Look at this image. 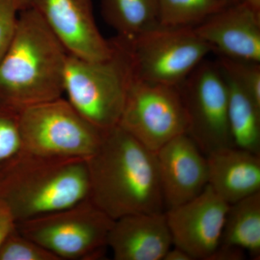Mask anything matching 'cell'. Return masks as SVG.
Wrapping results in <instances>:
<instances>
[{
  "label": "cell",
  "mask_w": 260,
  "mask_h": 260,
  "mask_svg": "<svg viewBox=\"0 0 260 260\" xmlns=\"http://www.w3.org/2000/svg\"><path fill=\"white\" fill-rule=\"evenodd\" d=\"M90 200L113 220L164 213L155 153L118 124L86 160Z\"/></svg>",
  "instance_id": "obj_1"
},
{
  "label": "cell",
  "mask_w": 260,
  "mask_h": 260,
  "mask_svg": "<svg viewBox=\"0 0 260 260\" xmlns=\"http://www.w3.org/2000/svg\"><path fill=\"white\" fill-rule=\"evenodd\" d=\"M68 55L37 10H22L14 39L0 61V107L19 113L61 98Z\"/></svg>",
  "instance_id": "obj_2"
},
{
  "label": "cell",
  "mask_w": 260,
  "mask_h": 260,
  "mask_svg": "<svg viewBox=\"0 0 260 260\" xmlns=\"http://www.w3.org/2000/svg\"><path fill=\"white\" fill-rule=\"evenodd\" d=\"M90 199L86 160L41 156L23 151L0 179V200L17 223Z\"/></svg>",
  "instance_id": "obj_3"
},
{
  "label": "cell",
  "mask_w": 260,
  "mask_h": 260,
  "mask_svg": "<svg viewBox=\"0 0 260 260\" xmlns=\"http://www.w3.org/2000/svg\"><path fill=\"white\" fill-rule=\"evenodd\" d=\"M110 41V57L90 61L69 54L64 72L67 100L84 119L102 131L119 124L134 76L126 43L117 37Z\"/></svg>",
  "instance_id": "obj_4"
},
{
  "label": "cell",
  "mask_w": 260,
  "mask_h": 260,
  "mask_svg": "<svg viewBox=\"0 0 260 260\" xmlns=\"http://www.w3.org/2000/svg\"><path fill=\"white\" fill-rule=\"evenodd\" d=\"M114 221L88 199L17 223V229L59 260L98 259L105 256Z\"/></svg>",
  "instance_id": "obj_5"
},
{
  "label": "cell",
  "mask_w": 260,
  "mask_h": 260,
  "mask_svg": "<svg viewBox=\"0 0 260 260\" xmlns=\"http://www.w3.org/2000/svg\"><path fill=\"white\" fill-rule=\"evenodd\" d=\"M18 116L24 151L41 156L87 160L105 132L61 97L26 108Z\"/></svg>",
  "instance_id": "obj_6"
},
{
  "label": "cell",
  "mask_w": 260,
  "mask_h": 260,
  "mask_svg": "<svg viewBox=\"0 0 260 260\" xmlns=\"http://www.w3.org/2000/svg\"><path fill=\"white\" fill-rule=\"evenodd\" d=\"M124 42L129 49L135 78L176 87L212 51L194 28L164 26L158 23L131 42Z\"/></svg>",
  "instance_id": "obj_7"
},
{
  "label": "cell",
  "mask_w": 260,
  "mask_h": 260,
  "mask_svg": "<svg viewBox=\"0 0 260 260\" xmlns=\"http://www.w3.org/2000/svg\"><path fill=\"white\" fill-rule=\"evenodd\" d=\"M186 116V133L205 156L234 147L226 83L218 62L203 60L179 86Z\"/></svg>",
  "instance_id": "obj_8"
},
{
  "label": "cell",
  "mask_w": 260,
  "mask_h": 260,
  "mask_svg": "<svg viewBox=\"0 0 260 260\" xmlns=\"http://www.w3.org/2000/svg\"><path fill=\"white\" fill-rule=\"evenodd\" d=\"M119 125L151 151L186 133L185 109L179 87L133 76Z\"/></svg>",
  "instance_id": "obj_9"
},
{
  "label": "cell",
  "mask_w": 260,
  "mask_h": 260,
  "mask_svg": "<svg viewBox=\"0 0 260 260\" xmlns=\"http://www.w3.org/2000/svg\"><path fill=\"white\" fill-rule=\"evenodd\" d=\"M229 205L208 184L192 200L168 209L173 244L194 259H209L220 245Z\"/></svg>",
  "instance_id": "obj_10"
},
{
  "label": "cell",
  "mask_w": 260,
  "mask_h": 260,
  "mask_svg": "<svg viewBox=\"0 0 260 260\" xmlns=\"http://www.w3.org/2000/svg\"><path fill=\"white\" fill-rule=\"evenodd\" d=\"M68 54L100 61L110 57L113 47L99 30L92 0H30Z\"/></svg>",
  "instance_id": "obj_11"
},
{
  "label": "cell",
  "mask_w": 260,
  "mask_h": 260,
  "mask_svg": "<svg viewBox=\"0 0 260 260\" xmlns=\"http://www.w3.org/2000/svg\"><path fill=\"white\" fill-rule=\"evenodd\" d=\"M155 153L167 209L192 200L208 185L207 157L186 133L173 138Z\"/></svg>",
  "instance_id": "obj_12"
},
{
  "label": "cell",
  "mask_w": 260,
  "mask_h": 260,
  "mask_svg": "<svg viewBox=\"0 0 260 260\" xmlns=\"http://www.w3.org/2000/svg\"><path fill=\"white\" fill-rule=\"evenodd\" d=\"M194 30L220 56L260 62V15L242 2L225 5Z\"/></svg>",
  "instance_id": "obj_13"
},
{
  "label": "cell",
  "mask_w": 260,
  "mask_h": 260,
  "mask_svg": "<svg viewBox=\"0 0 260 260\" xmlns=\"http://www.w3.org/2000/svg\"><path fill=\"white\" fill-rule=\"evenodd\" d=\"M172 244L164 212L116 219L107 241L116 260H162Z\"/></svg>",
  "instance_id": "obj_14"
},
{
  "label": "cell",
  "mask_w": 260,
  "mask_h": 260,
  "mask_svg": "<svg viewBox=\"0 0 260 260\" xmlns=\"http://www.w3.org/2000/svg\"><path fill=\"white\" fill-rule=\"evenodd\" d=\"M208 185L232 205L260 191V155L231 147L207 155Z\"/></svg>",
  "instance_id": "obj_15"
},
{
  "label": "cell",
  "mask_w": 260,
  "mask_h": 260,
  "mask_svg": "<svg viewBox=\"0 0 260 260\" xmlns=\"http://www.w3.org/2000/svg\"><path fill=\"white\" fill-rule=\"evenodd\" d=\"M220 68L226 83L229 126L234 147L260 155V108L232 75Z\"/></svg>",
  "instance_id": "obj_16"
},
{
  "label": "cell",
  "mask_w": 260,
  "mask_h": 260,
  "mask_svg": "<svg viewBox=\"0 0 260 260\" xmlns=\"http://www.w3.org/2000/svg\"><path fill=\"white\" fill-rule=\"evenodd\" d=\"M220 244L241 248L259 259L260 191L229 205Z\"/></svg>",
  "instance_id": "obj_17"
},
{
  "label": "cell",
  "mask_w": 260,
  "mask_h": 260,
  "mask_svg": "<svg viewBox=\"0 0 260 260\" xmlns=\"http://www.w3.org/2000/svg\"><path fill=\"white\" fill-rule=\"evenodd\" d=\"M101 8L106 23L125 42L158 23V0H102Z\"/></svg>",
  "instance_id": "obj_18"
},
{
  "label": "cell",
  "mask_w": 260,
  "mask_h": 260,
  "mask_svg": "<svg viewBox=\"0 0 260 260\" xmlns=\"http://www.w3.org/2000/svg\"><path fill=\"white\" fill-rule=\"evenodd\" d=\"M159 25L194 28L225 5L220 0H158Z\"/></svg>",
  "instance_id": "obj_19"
},
{
  "label": "cell",
  "mask_w": 260,
  "mask_h": 260,
  "mask_svg": "<svg viewBox=\"0 0 260 260\" xmlns=\"http://www.w3.org/2000/svg\"><path fill=\"white\" fill-rule=\"evenodd\" d=\"M18 114L0 107V179L24 151Z\"/></svg>",
  "instance_id": "obj_20"
},
{
  "label": "cell",
  "mask_w": 260,
  "mask_h": 260,
  "mask_svg": "<svg viewBox=\"0 0 260 260\" xmlns=\"http://www.w3.org/2000/svg\"><path fill=\"white\" fill-rule=\"evenodd\" d=\"M219 66L232 75L253 102L260 108V62L220 56Z\"/></svg>",
  "instance_id": "obj_21"
},
{
  "label": "cell",
  "mask_w": 260,
  "mask_h": 260,
  "mask_svg": "<svg viewBox=\"0 0 260 260\" xmlns=\"http://www.w3.org/2000/svg\"><path fill=\"white\" fill-rule=\"evenodd\" d=\"M0 260H59L37 242L15 229L0 247Z\"/></svg>",
  "instance_id": "obj_22"
},
{
  "label": "cell",
  "mask_w": 260,
  "mask_h": 260,
  "mask_svg": "<svg viewBox=\"0 0 260 260\" xmlns=\"http://www.w3.org/2000/svg\"><path fill=\"white\" fill-rule=\"evenodd\" d=\"M26 8L25 0H0V61L14 39L20 12Z\"/></svg>",
  "instance_id": "obj_23"
},
{
  "label": "cell",
  "mask_w": 260,
  "mask_h": 260,
  "mask_svg": "<svg viewBox=\"0 0 260 260\" xmlns=\"http://www.w3.org/2000/svg\"><path fill=\"white\" fill-rule=\"evenodd\" d=\"M16 226L17 222L13 213L9 208L0 200V247Z\"/></svg>",
  "instance_id": "obj_24"
},
{
  "label": "cell",
  "mask_w": 260,
  "mask_h": 260,
  "mask_svg": "<svg viewBox=\"0 0 260 260\" xmlns=\"http://www.w3.org/2000/svg\"><path fill=\"white\" fill-rule=\"evenodd\" d=\"M245 251L237 246L219 245L208 260H244Z\"/></svg>",
  "instance_id": "obj_25"
},
{
  "label": "cell",
  "mask_w": 260,
  "mask_h": 260,
  "mask_svg": "<svg viewBox=\"0 0 260 260\" xmlns=\"http://www.w3.org/2000/svg\"><path fill=\"white\" fill-rule=\"evenodd\" d=\"M162 260H194L186 251L183 250L181 248L175 246L174 248L171 247L167 251L165 256Z\"/></svg>",
  "instance_id": "obj_26"
},
{
  "label": "cell",
  "mask_w": 260,
  "mask_h": 260,
  "mask_svg": "<svg viewBox=\"0 0 260 260\" xmlns=\"http://www.w3.org/2000/svg\"><path fill=\"white\" fill-rule=\"evenodd\" d=\"M241 2L247 5L256 14L260 15V0H241Z\"/></svg>",
  "instance_id": "obj_27"
},
{
  "label": "cell",
  "mask_w": 260,
  "mask_h": 260,
  "mask_svg": "<svg viewBox=\"0 0 260 260\" xmlns=\"http://www.w3.org/2000/svg\"><path fill=\"white\" fill-rule=\"evenodd\" d=\"M220 1L223 2L225 5H233L240 3L241 0H220Z\"/></svg>",
  "instance_id": "obj_28"
},
{
  "label": "cell",
  "mask_w": 260,
  "mask_h": 260,
  "mask_svg": "<svg viewBox=\"0 0 260 260\" xmlns=\"http://www.w3.org/2000/svg\"><path fill=\"white\" fill-rule=\"evenodd\" d=\"M25 3H26L27 6H28V8L29 4H30V0H25Z\"/></svg>",
  "instance_id": "obj_29"
}]
</instances>
